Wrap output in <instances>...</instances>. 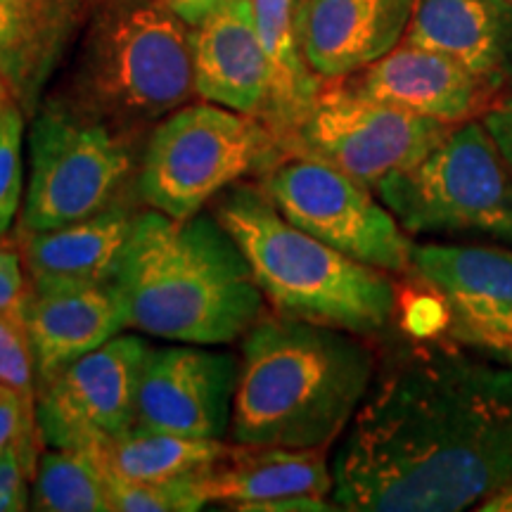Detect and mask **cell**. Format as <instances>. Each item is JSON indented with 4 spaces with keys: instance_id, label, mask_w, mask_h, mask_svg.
I'll list each match as a JSON object with an SVG mask.
<instances>
[{
    "instance_id": "cell-24",
    "label": "cell",
    "mask_w": 512,
    "mask_h": 512,
    "mask_svg": "<svg viewBox=\"0 0 512 512\" xmlns=\"http://www.w3.org/2000/svg\"><path fill=\"white\" fill-rule=\"evenodd\" d=\"M31 508L41 512H112L105 475L81 448H53L36 460Z\"/></svg>"
},
{
    "instance_id": "cell-20",
    "label": "cell",
    "mask_w": 512,
    "mask_h": 512,
    "mask_svg": "<svg viewBox=\"0 0 512 512\" xmlns=\"http://www.w3.org/2000/svg\"><path fill=\"white\" fill-rule=\"evenodd\" d=\"M403 41L451 57L496 95L512 81V0H415Z\"/></svg>"
},
{
    "instance_id": "cell-16",
    "label": "cell",
    "mask_w": 512,
    "mask_h": 512,
    "mask_svg": "<svg viewBox=\"0 0 512 512\" xmlns=\"http://www.w3.org/2000/svg\"><path fill=\"white\" fill-rule=\"evenodd\" d=\"M415 0H297L299 46L323 81L347 79L399 46Z\"/></svg>"
},
{
    "instance_id": "cell-17",
    "label": "cell",
    "mask_w": 512,
    "mask_h": 512,
    "mask_svg": "<svg viewBox=\"0 0 512 512\" xmlns=\"http://www.w3.org/2000/svg\"><path fill=\"white\" fill-rule=\"evenodd\" d=\"M342 81L363 98L451 126L475 119L494 100V93L451 57L406 41Z\"/></svg>"
},
{
    "instance_id": "cell-33",
    "label": "cell",
    "mask_w": 512,
    "mask_h": 512,
    "mask_svg": "<svg viewBox=\"0 0 512 512\" xmlns=\"http://www.w3.org/2000/svg\"><path fill=\"white\" fill-rule=\"evenodd\" d=\"M475 510L479 512H512V479L503 484L501 489L494 491L489 498H484Z\"/></svg>"
},
{
    "instance_id": "cell-5",
    "label": "cell",
    "mask_w": 512,
    "mask_h": 512,
    "mask_svg": "<svg viewBox=\"0 0 512 512\" xmlns=\"http://www.w3.org/2000/svg\"><path fill=\"white\" fill-rule=\"evenodd\" d=\"M192 95L188 24L162 0H100L60 100L138 136Z\"/></svg>"
},
{
    "instance_id": "cell-9",
    "label": "cell",
    "mask_w": 512,
    "mask_h": 512,
    "mask_svg": "<svg viewBox=\"0 0 512 512\" xmlns=\"http://www.w3.org/2000/svg\"><path fill=\"white\" fill-rule=\"evenodd\" d=\"M261 188L287 221L337 252L384 273L411 271L413 242L392 211L323 159L285 150L261 174Z\"/></svg>"
},
{
    "instance_id": "cell-23",
    "label": "cell",
    "mask_w": 512,
    "mask_h": 512,
    "mask_svg": "<svg viewBox=\"0 0 512 512\" xmlns=\"http://www.w3.org/2000/svg\"><path fill=\"white\" fill-rule=\"evenodd\" d=\"M223 439H192L145 427H128L119 434L100 437L81 446L110 479L157 482L207 470L226 451Z\"/></svg>"
},
{
    "instance_id": "cell-8",
    "label": "cell",
    "mask_w": 512,
    "mask_h": 512,
    "mask_svg": "<svg viewBox=\"0 0 512 512\" xmlns=\"http://www.w3.org/2000/svg\"><path fill=\"white\" fill-rule=\"evenodd\" d=\"M133 138L60 98L43 102L29 128L22 233L69 226L117 202L136 166Z\"/></svg>"
},
{
    "instance_id": "cell-10",
    "label": "cell",
    "mask_w": 512,
    "mask_h": 512,
    "mask_svg": "<svg viewBox=\"0 0 512 512\" xmlns=\"http://www.w3.org/2000/svg\"><path fill=\"white\" fill-rule=\"evenodd\" d=\"M451 128L444 121L363 98L337 79L323 83L285 150L323 159L375 190L394 171L425 157Z\"/></svg>"
},
{
    "instance_id": "cell-12",
    "label": "cell",
    "mask_w": 512,
    "mask_h": 512,
    "mask_svg": "<svg viewBox=\"0 0 512 512\" xmlns=\"http://www.w3.org/2000/svg\"><path fill=\"white\" fill-rule=\"evenodd\" d=\"M240 361L207 344L150 349L138 384L136 427L192 439L230 432Z\"/></svg>"
},
{
    "instance_id": "cell-22",
    "label": "cell",
    "mask_w": 512,
    "mask_h": 512,
    "mask_svg": "<svg viewBox=\"0 0 512 512\" xmlns=\"http://www.w3.org/2000/svg\"><path fill=\"white\" fill-rule=\"evenodd\" d=\"M256 31L268 62V98L261 121L271 128L280 145L309 114L323 79L311 72L299 46L294 10L297 0H252Z\"/></svg>"
},
{
    "instance_id": "cell-19",
    "label": "cell",
    "mask_w": 512,
    "mask_h": 512,
    "mask_svg": "<svg viewBox=\"0 0 512 512\" xmlns=\"http://www.w3.org/2000/svg\"><path fill=\"white\" fill-rule=\"evenodd\" d=\"M91 0H0V74L27 119L88 19Z\"/></svg>"
},
{
    "instance_id": "cell-14",
    "label": "cell",
    "mask_w": 512,
    "mask_h": 512,
    "mask_svg": "<svg viewBox=\"0 0 512 512\" xmlns=\"http://www.w3.org/2000/svg\"><path fill=\"white\" fill-rule=\"evenodd\" d=\"M332 486L325 448L235 444L200 472L204 501L242 512L339 510Z\"/></svg>"
},
{
    "instance_id": "cell-6",
    "label": "cell",
    "mask_w": 512,
    "mask_h": 512,
    "mask_svg": "<svg viewBox=\"0 0 512 512\" xmlns=\"http://www.w3.org/2000/svg\"><path fill=\"white\" fill-rule=\"evenodd\" d=\"M408 235L512 247V174L479 119L375 188Z\"/></svg>"
},
{
    "instance_id": "cell-34",
    "label": "cell",
    "mask_w": 512,
    "mask_h": 512,
    "mask_svg": "<svg viewBox=\"0 0 512 512\" xmlns=\"http://www.w3.org/2000/svg\"><path fill=\"white\" fill-rule=\"evenodd\" d=\"M10 102H12V95L8 91V83H5L3 74H0V110H3L5 105H10Z\"/></svg>"
},
{
    "instance_id": "cell-15",
    "label": "cell",
    "mask_w": 512,
    "mask_h": 512,
    "mask_svg": "<svg viewBox=\"0 0 512 512\" xmlns=\"http://www.w3.org/2000/svg\"><path fill=\"white\" fill-rule=\"evenodd\" d=\"M19 313L34 349L38 387L128 328L114 283L31 278Z\"/></svg>"
},
{
    "instance_id": "cell-1",
    "label": "cell",
    "mask_w": 512,
    "mask_h": 512,
    "mask_svg": "<svg viewBox=\"0 0 512 512\" xmlns=\"http://www.w3.org/2000/svg\"><path fill=\"white\" fill-rule=\"evenodd\" d=\"M332 477L339 510H475L512 479V361L413 349L370 384Z\"/></svg>"
},
{
    "instance_id": "cell-25",
    "label": "cell",
    "mask_w": 512,
    "mask_h": 512,
    "mask_svg": "<svg viewBox=\"0 0 512 512\" xmlns=\"http://www.w3.org/2000/svg\"><path fill=\"white\" fill-rule=\"evenodd\" d=\"M202 472V470H200ZM200 472L157 479V482H128L105 477L112 512H195L202 510Z\"/></svg>"
},
{
    "instance_id": "cell-2",
    "label": "cell",
    "mask_w": 512,
    "mask_h": 512,
    "mask_svg": "<svg viewBox=\"0 0 512 512\" xmlns=\"http://www.w3.org/2000/svg\"><path fill=\"white\" fill-rule=\"evenodd\" d=\"M114 285L128 328L169 342L230 344L266 313L247 256L211 211L136 214Z\"/></svg>"
},
{
    "instance_id": "cell-4",
    "label": "cell",
    "mask_w": 512,
    "mask_h": 512,
    "mask_svg": "<svg viewBox=\"0 0 512 512\" xmlns=\"http://www.w3.org/2000/svg\"><path fill=\"white\" fill-rule=\"evenodd\" d=\"M211 214L233 235L252 266L266 304L287 318L370 337L394 320L389 273L337 252L280 214L261 185L235 183Z\"/></svg>"
},
{
    "instance_id": "cell-29",
    "label": "cell",
    "mask_w": 512,
    "mask_h": 512,
    "mask_svg": "<svg viewBox=\"0 0 512 512\" xmlns=\"http://www.w3.org/2000/svg\"><path fill=\"white\" fill-rule=\"evenodd\" d=\"M31 472L15 451L0 453V512L27 510Z\"/></svg>"
},
{
    "instance_id": "cell-3",
    "label": "cell",
    "mask_w": 512,
    "mask_h": 512,
    "mask_svg": "<svg viewBox=\"0 0 512 512\" xmlns=\"http://www.w3.org/2000/svg\"><path fill=\"white\" fill-rule=\"evenodd\" d=\"M373 380L375 354L361 335L264 313L242 342L230 437L235 444L328 448Z\"/></svg>"
},
{
    "instance_id": "cell-30",
    "label": "cell",
    "mask_w": 512,
    "mask_h": 512,
    "mask_svg": "<svg viewBox=\"0 0 512 512\" xmlns=\"http://www.w3.org/2000/svg\"><path fill=\"white\" fill-rule=\"evenodd\" d=\"M27 290L22 249L0 240V313L22 309Z\"/></svg>"
},
{
    "instance_id": "cell-27",
    "label": "cell",
    "mask_w": 512,
    "mask_h": 512,
    "mask_svg": "<svg viewBox=\"0 0 512 512\" xmlns=\"http://www.w3.org/2000/svg\"><path fill=\"white\" fill-rule=\"evenodd\" d=\"M0 382L36 408L38 380L31 339L19 311L0 313Z\"/></svg>"
},
{
    "instance_id": "cell-7",
    "label": "cell",
    "mask_w": 512,
    "mask_h": 512,
    "mask_svg": "<svg viewBox=\"0 0 512 512\" xmlns=\"http://www.w3.org/2000/svg\"><path fill=\"white\" fill-rule=\"evenodd\" d=\"M283 152L259 117L207 100L183 105L152 128L136 190L145 207L188 219L245 176L264 174Z\"/></svg>"
},
{
    "instance_id": "cell-28",
    "label": "cell",
    "mask_w": 512,
    "mask_h": 512,
    "mask_svg": "<svg viewBox=\"0 0 512 512\" xmlns=\"http://www.w3.org/2000/svg\"><path fill=\"white\" fill-rule=\"evenodd\" d=\"M36 437V408L29 406L15 389L0 382V453L15 451L29 467L31 477L36 467Z\"/></svg>"
},
{
    "instance_id": "cell-26",
    "label": "cell",
    "mask_w": 512,
    "mask_h": 512,
    "mask_svg": "<svg viewBox=\"0 0 512 512\" xmlns=\"http://www.w3.org/2000/svg\"><path fill=\"white\" fill-rule=\"evenodd\" d=\"M24 119L27 114L15 100L0 110V240L10 233L22 202Z\"/></svg>"
},
{
    "instance_id": "cell-11",
    "label": "cell",
    "mask_w": 512,
    "mask_h": 512,
    "mask_svg": "<svg viewBox=\"0 0 512 512\" xmlns=\"http://www.w3.org/2000/svg\"><path fill=\"white\" fill-rule=\"evenodd\" d=\"M147 351L140 335H117L43 382L36 394L43 444L81 448L133 427Z\"/></svg>"
},
{
    "instance_id": "cell-18",
    "label": "cell",
    "mask_w": 512,
    "mask_h": 512,
    "mask_svg": "<svg viewBox=\"0 0 512 512\" xmlns=\"http://www.w3.org/2000/svg\"><path fill=\"white\" fill-rule=\"evenodd\" d=\"M190 55L195 93L202 100L261 119L268 62L252 0H235L200 27H190Z\"/></svg>"
},
{
    "instance_id": "cell-13",
    "label": "cell",
    "mask_w": 512,
    "mask_h": 512,
    "mask_svg": "<svg viewBox=\"0 0 512 512\" xmlns=\"http://www.w3.org/2000/svg\"><path fill=\"white\" fill-rule=\"evenodd\" d=\"M411 271L444 302L460 337L512 361V247L425 242L413 245Z\"/></svg>"
},
{
    "instance_id": "cell-32",
    "label": "cell",
    "mask_w": 512,
    "mask_h": 512,
    "mask_svg": "<svg viewBox=\"0 0 512 512\" xmlns=\"http://www.w3.org/2000/svg\"><path fill=\"white\" fill-rule=\"evenodd\" d=\"M178 19H183L188 27H200L204 19L235 3V0H162Z\"/></svg>"
},
{
    "instance_id": "cell-31",
    "label": "cell",
    "mask_w": 512,
    "mask_h": 512,
    "mask_svg": "<svg viewBox=\"0 0 512 512\" xmlns=\"http://www.w3.org/2000/svg\"><path fill=\"white\" fill-rule=\"evenodd\" d=\"M489 133L491 140H494L498 152L508 164L512 174V81L503 91L494 95V100L489 102V107L482 112V119H479Z\"/></svg>"
},
{
    "instance_id": "cell-21",
    "label": "cell",
    "mask_w": 512,
    "mask_h": 512,
    "mask_svg": "<svg viewBox=\"0 0 512 512\" xmlns=\"http://www.w3.org/2000/svg\"><path fill=\"white\" fill-rule=\"evenodd\" d=\"M136 214L124 202L69 226L22 233L24 266L31 278L114 283Z\"/></svg>"
}]
</instances>
